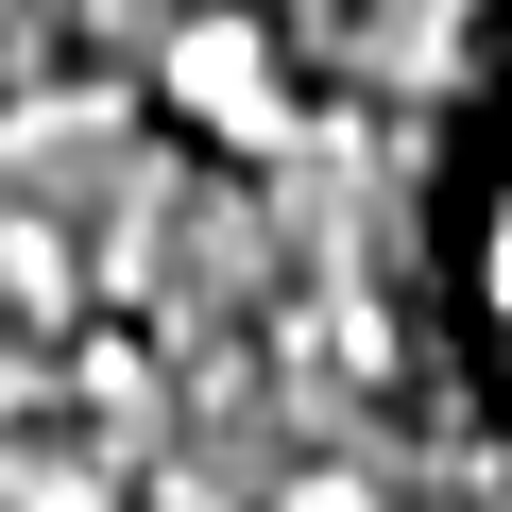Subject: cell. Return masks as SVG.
I'll use <instances>...</instances> for the list:
<instances>
[{
    "label": "cell",
    "instance_id": "obj_1",
    "mask_svg": "<svg viewBox=\"0 0 512 512\" xmlns=\"http://www.w3.org/2000/svg\"><path fill=\"white\" fill-rule=\"evenodd\" d=\"M0 512H512V0H0Z\"/></svg>",
    "mask_w": 512,
    "mask_h": 512
}]
</instances>
